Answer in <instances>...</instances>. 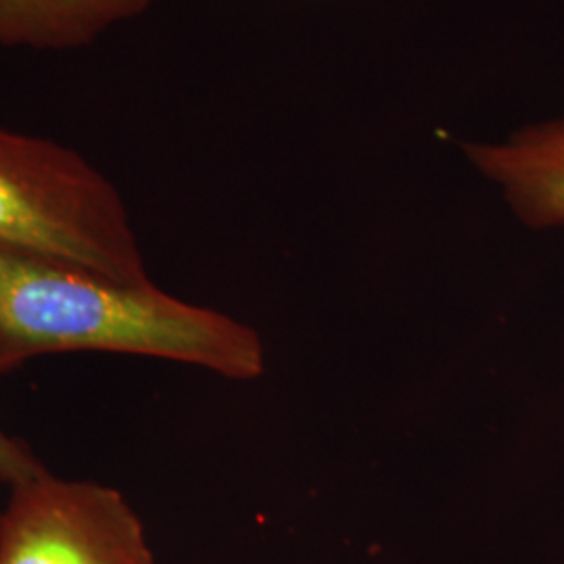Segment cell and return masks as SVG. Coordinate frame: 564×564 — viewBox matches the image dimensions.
<instances>
[{
    "label": "cell",
    "instance_id": "2",
    "mask_svg": "<svg viewBox=\"0 0 564 564\" xmlns=\"http://www.w3.org/2000/svg\"><path fill=\"white\" fill-rule=\"evenodd\" d=\"M0 249L111 281H151L118 186L80 151L0 126Z\"/></svg>",
    "mask_w": 564,
    "mask_h": 564
},
{
    "label": "cell",
    "instance_id": "1",
    "mask_svg": "<svg viewBox=\"0 0 564 564\" xmlns=\"http://www.w3.org/2000/svg\"><path fill=\"white\" fill-rule=\"evenodd\" d=\"M59 354L155 358L230 381L258 379L265 368L260 335L228 314L155 282L111 281L0 249V375Z\"/></svg>",
    "mask_w": 564,
    "mask_h": 564
},
{
    "label": "cell",
    "instance_id": "5",
    "mask_svg": "<svg viewBox=\"0 0 564 564\" xmlns=\"http://www.w3.org/2000/svg\"><path fill=\"white\" fill-rule=\"evenodd\" d=\"M155 0H0V46L42 53L80 51L137 20Z\"/></svg>",
    "mask_w": 564,
    "mask_h": 564
},
{
    "label": "cell",
    "instance_id": "6",
    "mask_svg": "<svg viewBox=\"0 0 564 564\" xmlns=\"http://www.w3.org/2000/svg\"><path fill=\"white\" fill-rule=\"evenodd\" d=\"M34 452L0 426V484L11 487L42 470Z\"/></svg>",
    "mask_w": 564,
    "mask_h": 564
},
{
    "label": "cell",
    "instance_id": "4",
    "mask_svg": "<svg viewBox=\"0 0 564 564\" xmlns=\"http://www.w3.org/2000/svg\"><path fill=\"white\" fill-rule=\"evenodd\" d=\"M468 153L487 178L505 188L524 224L564 226V120L519 132L506 144L473 147Z\"/></svg>",
    "mask_w": 564,
    "mask_h": 564
},
{
    "label": "cell",
    "instance_id": "3",
    "mask_svg": "<svg viewBox=\"0 0 564 564\" xmlns=\"http://www.w3.org/2000/svg\"><path fill=\"white\" fill-rule=\"evenodd\" d=\"M0 564H155V554L120 489L42 468L9 487Z\"/></svg>",
    "mask_w": 564,
    "mask_h": 564
}]
</instances>
